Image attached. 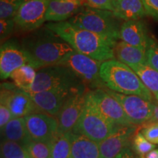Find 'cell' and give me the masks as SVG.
Segmentation results:
<instances>
[{
  "instance_id": "obj_4",
  "label": "cell",
  "mask_w": 158,
  "mask_h": 158,
  "mask_svg": "<svg viewBox=\"0 0 158 158\" xmlns=\"http://www.w3.org/2000/svg\"><path fill=\"white\" fill-rule=\"evenodd\" d=\"M68 21L76 27L87 29L105 38L116 42L119 40L121 20L116 18L112 11L86 7Z\"/></svg>"
},
{
  "instance_id": "obj_32",
  "label": "cell",
  "mask_w": 158,
  "mask_h": 158,
  "mask_svg": "<svg viewBox=\"0 0 158 158\" xmlns=\"http://www.w3.org/2000/svg\"><path fill=\"white\" fill-rule=\"evenodd\" d=\"M85 7L113 12V0H82Z\"/></svg>"
},
{
  "instance_id": "obj_39",
  "label": "cell",
  "mask_w": 158,
  "mask_h": 158,
  "mask_svg": "<svg viewBox=\"0 0 158 158\" xmlns=\"http://www.w3.org/2000/svg\"><path fill=\"white\" fill-rule=\"evenodd\" d=\"M137 158H145V157H142V156H137Z\"/></svg>"
},
{
  "instance_id": "obj_33",
  "label": "cell",
  "mask_w": 158,
  "mask_h": 158,
  "mask_svg": "<svg viewBox=\"0 0 158 158\" xmlns=\"http://www.w3.org/2000/svg\"><path fill=\"white\" fill-rule=\"evenodd\" d=\"M15 23L13 19L0 20V39L2 43L10 37L14 29Z\"/></svg>"
},
{
  "instance_id": "obj_18",
  "label": "cell",
  "mask_w": 158,
  "mask_h": 158,
  "mask_svg": "<svg viewBox=\"0 0 158 158\" xmlns=\"http://www.w3.org/2000/svg\"><path fill=\"white\" fill-rule=\"evenodd\" d=\"M86 7L82 0H51L45 21L61 22L66 21Z\"/></svg>"
},
{
  "instance_id": "obj_12",
  "label": "cell",
  "mask_w": 158,
  "mask_h": 158,
  "mask_svg": "<svg viewBox=\"0 0 158 158\" xmlns=\"http://www.w3.org/2000/svg\"><path fill=\"white\" fill-rule=\"evenodd\" d=\"M88 89L85 87L75 92L65 101L56 116L59 123L58 133H66L72 131L85 107Z\"/></svg>"
},
{
  "instance_id": "obj_16",
  "label": "cell",
  "mask_w": 158,
  "mask_h": 158,
  "mask_svg": "<svg viewBox=\"0 0 158 158\" xmlns=\"http://www.w3.org/2000/svg\"><path fill=\"white\" fill-rule=\"evenodd\" d=\"M137 126H122L99 143L100 158H114L124 148L130 147V141Z\"/></svg>"
},
{
  "instance_id": "obj_14",
  "label": "cell",
  "mask_w": 158,
  "mask_h": 158,
  "mask_svg": "<svg viewBox=\"0 0 158 158\" xmlns=\"http://www.w3.org/2000/svg\"><path fill=\"white\" fill-rule=\"evenodd\" d=\"M24 118L31 139L51 142L58 133L59 123L56 116L45 113H36Z\"/></svg>"
},
{
  "instance_id": "obj_11",
  "label": "cell",
  "mask_w": 158,
  "mask_h": 158,
  "mask_svg": "<svg viewBox=\"0 0 158 158\" xmlns=\"http://www.w3.org/2000/svg\"><path fill=\"white\" fill-rule=\"evenodd\" d=\"M51 0H27L13 18L15 26L23 31H35L45 22Z\"/></svg>"
},
{
  "instance_id": "obj_6",
  "label": "cell",
  "mask_w": 158,
  "mask_h": 158,
  "mask_svg": "<svg viewBox=\"0 0 158 158\" xmlns=\"http://www.w3.org/2000/svg\"><path fill=\"white\" fill-rule=\"evenodd\" d=\"M121 127L122 125L104 117L93 105L86 100L84 110L72 132L100 143Z\"/></svg>"
},
{
  "instance_id": "obj_10",
  "label": "cell",
  "mask_w": 158,
  "mask_h": 158,
  "mask_svg": "<svg viewBox=\"0 0 158 158\" xmlns=\"http://www.w3.org/2000/svg\"><path fill=\"white\" fill-rule=\"evenodd\" d=\"M86 100L109 121L125 127H133V124L124 113L121 104L104 89H88Z\"/></svg>"
},
{
  "instance_id": "obj_25",
  "label": "cell",
  "mask_w": 158,
  "mask_h": 158,
  "mask_svg": "<svg viewBox=\"0 0 158 158\" xmlns=\"http://www.w3.org/2000/svg\"><path fill=\"white\" fill-rule=\"evenodd\" d=\"M70 132L66 133H58L53 138L51 141V158H70L71 152Z\"/></svg>"
},
{
  "instance_id": "obj_1",
  "label": "cell",
  "mask_w": 158,
  "mask_h": 158,
  "mask_svg": "<svg viewBox=\"0 0 158 158\" xmlns=\"http://www.w3.org/2000/svg\"><path fill=\"white\" fill-rule=\"evenodd\" d=\"M28 59L35 70L57 64L74 49L54 31L45 27L31 31L21 42Z\"/></svg>"
},
{
  "instance_id": "obj_21",
  "label": "cell",
  "mask_w": 158,
  "mask_h": 158,
  "mask_svg": "<svg viewBox=\"0 0 158 158\" xmlns=\"http://www.w3.org/2000/svg\"><path fill=\"white\" fill-rule=\"evenodd\" d=\"M115 59L124 64L131 66L147 63V50L138 48L120 40L114 48Z\"/></svg>"
},
{
  "instance_id": "obj_31",
  "label": "cell",
  "mask_w": 158,
  "mask_h": 158,
  "mask_svg": "<svg viewBox=\"0 0 158 158\" xmlns=\"http://www.w3.org/2000/svg\"><path fill=\"white\" fill-rule=\"evenodd\" d=\"M147 64L158 71V44L153 40L147 50Z\"/></svg>"
},
{
  "instance_id": "obj_20",
  "label": "cell",
  "mask_w": 158,
  "mask_h": 158,
  "mask_svg": "<svg viewBox=\"0 0 158 158\" xmlns=\"http://www.w3.org/2000/svg\"><path fill=\"white\" fill-rule=\"evenodd\" d=\"M71 152L70 158H100L99 143L82 135L70 132Z\"/></svg>"
},
{
  "instance_id": "obj_22",
  "label": "cell",
  "mask_w": 158,
  "mask_h": 158,
  "mask_svg": "<svg viewBox=\"0 0 158 158\" xmlns=\"http://www.w3.org/2000/svg\"><path fill=\"white\" fill-rule=\"evenodd\" d=\"M1 135L2 140L18 142L23 145L31 139L24 117L13 118L2 128Z\"/></svg>"
},
{
  "instance_id": "obj_28",
  "label": "cell",
  "mask_w": 158,
  "mask_h": 158,
  "mask_svg": "<svg viewBox=\"0 0 158 158\" xmlns=\"http://www.w3.org/2000/svg\"><path fill=\"white\" fill-rule=\"evenodd\" d=\"M132 147L136 155L142 157H145L148 153L156 148L155 144L148 141L141 132H138L134 135Z\"/></svg>"
},
{
  "instance_id": "obj_36",
  "label": "cell",
  "mask_w": 158,
  "mask_h": 158,
  "mask_svg": "<svg viewBox=\"0 0 158 158\" xmlns=\"http://www.w3.org/2000/svg\"><path fill=\"white\" fill-rule=\"evenodd\" d=\"M114 158H137V157H135V155H134L131 148L130 147H127L124 148L121 152L118 153V155Z\"/></svg>"
},
{
  "instance_id": "obj_19",
  "label": "cell",
  "mask_w": 158,
  "mask_h": 158,
  "mask_svg": "<svg viewBox=\"0 0 158 158\" xmlns=\"http://www.w3.org/2000/svg\"><path fill=\"white\" fill-rule=\"evenodd\" d=\"M113 7L114 15L124 21L140 20L148 15L142 0H113Z\"/></svg>"
},
{
  "instance_id": "obj_17",
  "label": "cell",
  "mask_w": 158,
  "mask_h": 158,
  "mask_svg": "<svg viewBox=\"0 0 158 158\" xmlns=\"http://www.w3.org/2000/svg\"><path fill=\"white\" fill-rule=\"evenodd\" d=\"M119 39L134 46L147 50L152 39L148 34L145 23L141 20H130L122 23Z\"/></svg>"
},
{
  "instance_id": "obj_24",
  "label": "cell",
  "mask_w": 158,
  "mask_h": 158,
  "mask_svg": "<svg viewBox=\"0 0 158 158\" xmlns=\"http://www.w3.org/2000/svg\"><path fill=\"white\" fill-rule=\"evenodd\" d=\"M36 70L30 64H27L13 71L10 78L18 88L28 92L35 80Z\"/></svg>"
},
{
  "instance_id": "obj_2",
  "label": "cell",
  "mask_w": 158,
  "mask_h": 158,
  "mask_svg": "<svg viewBox=\"0 0 158 158\" xmlns=\"http://www.w3.org/2000/svg\"><path fill=\"white\" fill-rule=\"evenodd\" d=\"M45 27L54 31L80 54L102 62L115 59L114 48L116 41L76 27L68 21L50 22Z\"/></svg>"
},
{
  "instance_id": "obj_9",
  "label": "cell",
  "mask_w": 158,
  "mask_h": 158,
  "mask_svg": "<svg viewBox=\"0 0 158 158\" xmlns=\"http://www.w3.org/2000/svg\"><path fill=\"white\" fill-rule=\"evenodd\" d=\"M0 98L1 104L7 106L15 118L43 113L27 92L12 83H2Z\"/></svg>"
},
{
  "instance_id": "obj_27",
  "label": "cell",
  "mask_w": 158,
  "mask_h": 158,
  "mask_svg": "<svg viewBox=\"0 0 158 158\" xmlns=\"http://www.w3.org/2000/svg\"><path fill=\"white\" fill-rule=\"evenodd\" d=\"M23 146L31 158H51V142H43L31 139Z\"/></svg>"
},
{
  "instance_id": "obj_15",
  "label": "cell",
  "mask_w": 158,
  "mask_h": 158,
  "mask_svg": "<svg viewBox=\"0 0 158 158\" xmlns=\"http://www.w3.org/2000/svg\"><path fill=\"white\" fill-rule=\"evenodd\" d=\"M79 90H49L35 93H27L43 113L56 117L69 97Z\"/></svg>"
},
{
  "instance_id": "obj_3",
  "label": "cell",
  "mask_w": 158,
  "mask_h": 158,
  "mask_svg": "<svg viewBox=\"0 0 158 158\" xmlns=\"http://www.w3.org/2000/svg\"><path fill=\"white\" fill-rule=\"evenodd\" d=\"M100 76L105 86L110 90L124 94L138 95L150 101L155 100L135 71L117 59L102 62Z\"/></svg>"
},
{
  "instance_id": "obj_29",
  "label": "cell",
  "mask_w": 158,
  "mask_h": 158,
  "mask_svg": "<svg viewBox=\"0 0 158 158\" xmlns=\"http://www.w3.org/2000/svg\"><path fill=\"white\" fill-rule=\"evenodd\" d=\"M27 0H0L1 19H13L21 6Z\"/></svg>"
},
{
  "instance_id": "obj_23",
  "label": "cell",
  "mask_w": 158,
  "mask_h": 158,
  "mask_svg": "<svg viewBox=\"0 0 158 158\" xmlns=\"http://www.w3.org/2000/svg\"><path fill=\"white\" fill-rule=\"evenodd\" d=\"M130 67L135 71L146 87L158 101V71L147 63L131 65Z\"/></svg>"
},
{
  "instance_id": "obj_13",
  "label": "cell",
  "mask_w": 158,
  "mask_h": 158,
  "mask_svg": "<svg viewBox=\"0 0 158 158\" xmlns=\"http://www.w3.org/2000/svg\"><path fill=\"white\" fill-rule=\"evenodd\" d=\"M27 64H28V59L21 43L16 40H8L2 44L0 49V78L2 80L10 78L13 71Z\"/></svg>"
},
{
  "instance_id": "obj_30",
  "label": "cell",
  "mask_w": 158,
  "mask_h": 158,
  "mask_svg": "<svg viewBox=\"0 0 158 158\" xmlns=\"http://www.w3.org/2000/svg\"><path fill=\"white\" fill-rule=\"evenodd\" d=\"M141 133L148 141L154 144H158V123L150 122L143 124Z\"/></svg>"
},
{
  "instance_id": "obj_26",
  "label": "cell",
  "mask_w": 158,
  "mask_h": 158,
  "mask_svg": "<svg viewBox=\"0 0 158 158\" xmlns=\"http://www.w3.org/2000/svg\"><path fill=\"white\" fill-rule=\"evenodd\" d=\"M1 158H31L23 144L2 140Z\"/></svg>"
},
{
  "instance_id": "obj_5",
  "label": "cell",
  "mask_w": 158,
  "mask_h": 158,
  "mask_svg": "<svg viewBox=\"0 0 158 158\" xmlns=\"http://www.w3.org/2000/svg\"><path fill=\"white\" fill-rule=\"evenodd\" d=\"M86 87L84 83L70 69L59 64L37 70L35 80L28 93L49 90L77 91Z\"/></svg>"
},
{
  "instance_id": "obj_8",
  "label": "cell",
  "mask_w": 158,
  "mask_h": 158,
  "mask_svg": "<svg viewBox=\"0 0 158 158\" xmlns=\"http://www.w3.org/2000/svg\"><path fill=\"white\" fill-rule=\"evenodd\" d=\"M104 89L121 104L124 113L133 125H143L152 117L155 100L150 101L134 94L118 93L106 87Z\"/></svg>"
},
{
  "instance_id": "obj_7",
  "label": "cell",
  "mask_w": 158,
  "mask_h": 158,
  "mask_svg": "<svg viewBox=\"0 0 158 158\" xmlns=\"http://www.w3.org/2000/svg\"><path fill=\"white\" fill-rule=\"evenodd\" d=\"M57 64L70 69L84 83L89 89L106 87L100 76L102 62L73 51Z\"/></svg>"
},
{
  "instance_id": "obj_34",
  "label": "cell",
  "mask_w": 158,
  "mask_h": 158,
  "mask_svg": "<svg viewBox=\"0 0 158 158\" xmlns=\"http://www.w3.org/2000/svg\"><path fill=\"white\" fill-rule=\"evenodd\" d=\"M15 118L13 114L5 105H0V127L3 128L10 120Z\"/></svg>"
},
{
  "instance_id": "obj_38",
  "label": "cell",
  "mask_w": 158,
  "mask_h": 158,
  "mask_svg": "<svg viewBox=\"0 0 158 158\" xmlns=\"http://www.w3.org/2000/svg\"><path fill=\"white\" fill-rule=\"evenodd\" d=\"M145 158H158V149H155L152 151L148 153L147 155L144 157Z\"/></svg>"
},
{
  "instance_id": "obj_37",
  "label": "cell",
  "mask_w": 158,
  "mask_h": 158,
  "mask_svg": "<svg viewBox=\"0 0 158 158\" xmlns=\"http://www.w3.org/2000/svg\"><path fill=\"white\" fill-rule=\"evenodd\" d=\"M154 103H155V108H154L153 116L147 123H150V122H156V123H158V101L155 100L154 101Z\"/></svg>"
},
{
  "instance_id": "obj_35",
  "label": "cell",
  "mask_w": 158,
  "mask_h": 158,
  "mask_svg": "<svg viewBox=\"0 0 158 158\" xmlns=\"http://www.w3.org/2000/svg\"><path fill=\"white\" fill-rule=\"evenodd\" d=\"M148 15L158 18V0H142Z\"/></svg>"
}]
</instances>
